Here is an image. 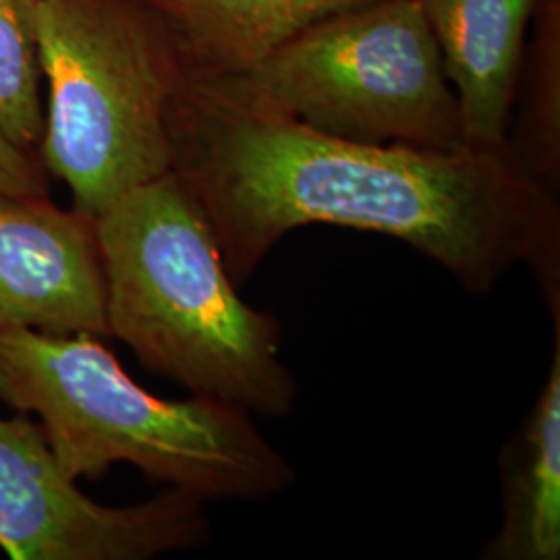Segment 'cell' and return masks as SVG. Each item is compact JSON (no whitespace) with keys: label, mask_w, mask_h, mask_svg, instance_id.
<instances>
[{"label":"cell","mask_w":560,"mask_h":560,"mask_svg":"<svg viewBox=\"0 0 560 560\" xmlns=\"http://www.w3.org/2000/svg\"><path fill=\"white\" fill-rule=\"evenodd\" d=\"M171 171L212 224L229 275L252 279L289 233L332 224L411 245L467 293L515 266L560 298V206L511 145L430 150L322 133L233 78L185 67L166 106Z\"/></svg>","instance_id":"6da1fadb"},{"label":"cell","mask_w":560,"mask_h":560,"mask_svg":"<svg viewBox=\"0 0 560 560\" xmlns=\"http://www.w3.org/2000/svg\"><path fill=\"white\" fill-rule=\"evenodd\" d=\"M108 337L194 397L284 418L300 386L280 326L241 300L200 203L168 171L96 217Z\"/></svg>","instance_id":"7a4b0ae2"},{"label":"cell","mask_w":560,"mask_h":560,"mask_svg":"<svg viewBox=\"0 0 560 560\" xmlns=\"http://www.w3.org/2000/svg\"><path fill=\"white\" fill-rule=\"evenodd\" d=\"M0 399L40 420L73 480L129 463L203 504L266 501L298 481L249 411L194 395L161 399L92 335L0 330Z\"/></svg>","instance_id":"3957f363"},{"label":"cell","mask_w":560,"mask_h":560,"mask_svg":"<svg viewBox=\"0 0 560 560\" xmlns=\"http://www.w3.org/2000/svg\"><path fill=\"white\" fill-rule=\"evenodd\" d=\"M48 113L38 159L73 208L96 219L171 171L166 106L185 71L179 42L141 0H42Z\"/></svg>","instance_id":"277c9868"},{"label":"cell","mask_w":560,"mask_h":560,"mask_svg":"<svg viewBox=\"0 0 560 560\" xmlns=\"http://www.w3.org/2000/svg\"><path fill=\"white\" fill-rule=\"evenodd\" d=\"M233 80L328 136L430 150L467 145L418 0H372L330 15Z\"/></svg>","instance_id":"5b68a950"},{"label":"cell","mask_w":560,"mask_h":560,"mask_svg":"<svg viewBox=\"0 0 560 560\" xmlns=\"http://www.w3.org/2000/svg\"><path fill=\"white\" fill-rule=\"evenodd\" d=\"M69 478L30 413L0 418V548L15 560H148L208 544L203 502L168 488L106 506Z\"/></svg>","instance_id":"8992f818"},{"label":"cell","mask_w":560,"mask_h":560,"mask_svg":"<svg viewBox=\"0 0 560 560\" xmlns=\"http://www.w3.org/2000/svg\"><path fill=\"white\" fill-rule=\"evenodd\" d=\"M108 337L96 219L0 194V330Z\"/></svg>","instance_id":"52a82bcc"},{"label":"cell","mask_w":560,"mask_h":560,"mask_svg":"<svg viewBox=\"0 0 560 560\" xmlns=\"http://www.w3.org/2000/svg\"><path fill=\"white\" fill-rule=\"evenodd\" d=\"M459 102L467 145L504 148L538 0H418Z\"/></svg>","instance_id":"ba28073f"},{"label":"cell","mask_w":560,"mask_h":560,"mask_svg":"<svg viewBox=\"0 0 560 560\" xmlns=\"http://www.w3.org/2000/svg\"><path fill=\"white\" fill-rule=\"evenodd\" d=\"M538 400L501 455L502 520L483 560L560 559V310Z\"/></svg>","instance_id":"9c48e42d"},{"label":"cell","mask_w":560,"mask_h":560,"mask_svg":"<svg viewBox=\"0 0 560 560\" xmlns=\"http://www.w3.org/2000/svg\"><path fill=\"white\" fill-rule=\"evenodd\" d=\"M179 42L187 69L241 78L314 23L372 0H141Z\"/></svg>","instance_id":"30bf717a"},{"label":"cell","mask_w":560,"mask_h":560,"mask_svg":"<svg viewBox=\"0 0 560 560\" xmlns=\"http://www.w3.org/2000/svg\"><path fill=\"white\" fill-rule=\"evenodd\" d=\"M523 48L509 145L521 164L557 191L560 180V0H538Z\"/></svg>","instance_id":"8fae6325"},{"label":"cell","mask_w":560,"mask_h":560,"mask_svg":"<svg viewBox=\"0 0 560 560\" xmlns=\"http://www.w3.org/2000/svg\"><path fill=\"white\" fill-rule=\"evenodd\" d=\"M40 4L42 0H0V133L34 154L44 138Z\"/></svg>","instance_id":"7c38bea8"},{"label":"cell","mask_w":560,"mask_h":560,"mask_svg":"<svg viewBox=\"0 0 560 560\" xmlns=\"http://www.w3.org/2000/svg\"><path fill=\"white\" fill-rule=\"evenodd\" d=\"M0 194L50 196L48 173L38 154L21 150L0 133Z\"/></svg>","instance_id":"4fadbf2b"}]
</instances>
